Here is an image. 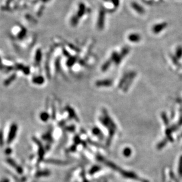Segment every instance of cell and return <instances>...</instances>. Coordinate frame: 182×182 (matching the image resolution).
Masks as SVG:
<instances>
[{
    "mask_svg": "<svg viewBox=\"0 0 182 182\" xmlns=\"http://www.w3.org/2000/svg\"><path fill=\"white\" fill-rule=\"evenodd\" d=\"M17 126L15 124H13L11 126L10 130V132L8 134V143H10L13 141L15 137V135L17 134Z\"/></svg>",
    "mask_w": 182,
    "mask_h": 182,
    "instance_id": "obj_1",
    "label": "cell"
},
{
    "mask_svg": "<svg viewBox=\"0 0 182 182\" xmlns=\"http://www.w3.org/2000/svg\"><path fill=\"white\" fill-rule=\"evenodd\" d=\"M128 39L131 43H139L141 40V37L137 34H131L128 36Z\"/></svg>",
    "mask_w": 182,
    "mask_h": 182,
    "instance_id": "obj_2",
    "label": "cell"
},
{
    "mask_svg": "<svg viewBox=\"0 0 182 182\" xmlns=\"http://www.w3.org/2000/svg\"><path fill=\"white\" fill-rule=\"evenodd\" d=\"M166 24H157L156 25L154 26V28L153 27V32H154V33H159V32H160V31L163 30L165 28L166 26Z\"/></svg>",
    "mask_w": 182,
    "mask_h": 182,
    "instance_id": "obj_3",
    "label": "cell"
},
{
    "mask_svg": "<svg viewBox=\"0 0 182 182\" xmlns=\"http://www.w3.org/2000/svg\"><path fill=\"white\" fill-rule=\"evenodd\" d=\"M34 141H35V142L37 143V144L39 145V159H41L42 157H43V154L44 153V151L43 150H41V149H42V145L41 144V143L39 141V140H37L36 139H34Z\"/></svg>",
    "mask_w": 182,
    "mask_h": 182,
    "instance_id": "obj_4",
    "label": "cell"
},
{
    "mask_svg": "<svg viewBox=\"0 0 182 182\" xmlns=\"http://www.w3.org/2000/svg\"><path fill=\"white\" fill-rule=\"evenodd\" d=\"M40 117H41V119L43 121L47 120L48 119V114L45 113H42V114H41Z\"/></svg>",
    "mask_w": 182,
    "mask_h": 182,
    "instance_id": "obj_5",
    "label": "cell"
},
{
    "mask_svg": "<svg viewBox=\"0 0 182 182\" xmlns=\"http://www.w3.org/2000/svg\"><path fill=\"white\" fill-rule=\"evenodd\" d=\"M177 56L179 58H180L181 57H182V48L179 47L177 48Z\"/></svg>",
    "mask_w": 182,
    "mask_h": 182,
    "instance_id": "obj_6",
    "label": "cell"
},
{
    "mask_svg": "<svg viewBox=\"0 0 182 182\" xmlns=\"http://www.w3.org/2000/svg\"><path fill=\"white\" fill-rule=\"evenodd\" d=\"M43 81V79L41 77H38L37 78H35V80H34V83L39 84V83H41Z\"/></svg>",
    "mask_w": 182,
    "mask_h": 182,
    "instance_id": "obj_7",
    "label": "cell"
},
{
    "mask_svg": "<svg viewBox=\"0 0 182 182\" xmlns=\"http://www.w3.org/2000/svg\"><path fill=\"white\" fill-rule=\"evenodd\" d=\"M0 145H3V134L0 132Z\"/></svg>",
    "mask_w": 182,
    "mask_h": 182,
    "instance_id": "obj_8",
    "label": "cell"
}]
</instances>
